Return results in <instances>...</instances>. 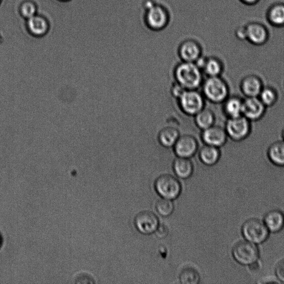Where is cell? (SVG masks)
I'll use <instances>...</instances> for the list:
<instances>
[{"mask_svg":"<svg viewBox=\"0 0 284 284\" xmlns=\"http://www.w3.org/2000/svg\"><path fill=\"white\" fill-rule=\"evenodd\" d=\"M155 188L160 196L170 200L177 198L182 189L180 182L170 175H163L158 178L155 183Z\"/></svg>","mask_w":284,"mask_h":284,"instance_id":"8","label":"cell"},{"mask_svg":"<svg viewBox=\"0 0 284 284\" xmlns=\"http://www.w3.org/2000/svg\"><path fill=\"white\" fill-rule=\"evenodd\" d=\"M232 254L239 264L249 266L257 261L259 251L256 244L247 240L241 241L233 247Z\"/></svg>","mask_w":284,"mask_h":284,"instance_id":"7","label":"cell"},{"mask_svg":"<svg viewBox=\"0 0 284 284\" xmlns=\"http://www.w3.org/2000/svg\"><path fill=\"white\" fill-rule=\"evenodd\" d=\"M36 9L35 5L32 3H24L21 8V13H22L24 17L29 19L35 15Z\"/></svg>","mask_w":284,"mask_h":284,"instance_id":"29","label":"cell"},{"mask_svg":"<svg viewBox=\"0 0 284 284\" xmlns=\"http://www.w3.org/2000/svg\"><path fill=\"white\" fill-rule=\"evenodd\" d=\"M243 2L247 4H253L257 2V0H243Z\"/></svg>","mask_w":284,"mask_h":284,"instance_id":"36","label":"cell"},{"mask_svg":"<svg viewBox=\"0 0 284 284\" xmlns=\"http://www.w3.org/2000/svg\"><path fill=\"white\" fill-rule=\"evenodd\" d=\"M264 86L261 77L254 73L244 76L239 84L240 92L244 97H258Z\"/></svg>","mask_w":284,"mask_h":284,"instance_id":"11","label":"cell"},{"mask_svg":"<svg viewBox=\"0 0 284 284\" xmlns=\"http://www.w3.org/2000/svg\"><path fill=\"white\" fill-rule=\"evenodd\" d=\"M267 109L258 97L244 98L243 115L251 122L264 118Z\"/></svg>","mask_w":284,"mask_h":284,"instance_id":"9","label":"cell"},{"mask_svg":"<svg viewBox=\"0 0 284 284\" xmlns=\"http://www.w3.org/2000/svg\"><path fill=\"white\" fill-rule=\"evenodd\" d=\"M236 36L240 40H246V28H240L236 33Z\"/></svg>","mask_w":284,"mask_h":284,"instance_id":"33","label":"cell"},{"mask_svg":"<svg viewBox=\"0 0 284 284\" xmlns=\"http://www.w3.org/2000/svg\"><path fill=\"white\" fill-rule=\"evenodd\" d=\"M244 98L237 95L229 96L223 104V110L226 117L234 118L243 115Z\"/></svg>","mask_w":284,"mask_h":284,"instance_id":"15","label":"cell"},{"mask_svg":"<svg viewBox=\"0 0 284 284\" xmlns=\"http://www.w3.org/2000/svg\"><path fill=\"white\" fill-rule=\"evenodd\" d=\"M180 280L183 284H198L201 280V276L196 269L187 267L181 272Z\"/></svg>","mask_w":284,"mask_h":284,"instance_id":"27","label":"cell"},{"mask_svg":"<svg viewBox=\"0 0 284 284\" xmlns=\"http://www.w3.org/2000/svg\"><path fill=\"white\" fill-rule=\"evenodd\" d=\"M28 27L31 33L35 36H40L47 33L49 26L45 19L35 15L29 19Z\"/></svg>","mask_w":284,"mask_h":284,"instance_id":"25","label":"cell"},{"mask_svg":"<svg viewBox=\"0 0 284 284\" xmlns=\"http://www.w3.org/2000/svg\"><path fill=\"white\" fill-rule=\"evenodd\" d=\"M144 22L147 27L151 30L162 31L169 24L170 14L162 5L157 4L151 0H147L144 4Z\"/></svg>","mask_w":284,"mask_h":284,"instance_id":"2","label":"cell"},{"mask_svg":"<svg viewBox=\"0 0 284 284\" xmlns=\"http://www.w3.org/2000/svg\"><path fill=\"white\" fill-rule=\"evenodd\" d=\"M223 62L217 57L207 58L203 72L208 77L221 76L224 71Z\"/></svg>","mask_w":284,"mask_h":284,"instance_id":"24","label":"cell"},{"mask_svg":"<svg viewBox=\"0 0 284 284\" xmlns=\"http://www.w3.org/2000/svg\"><path fill=\"white\" fill-rule=\"evenodd\" d=\"M194 117L197 127L202 130L211 127L215 124V114L212 110L209 108L204 107Z\"/></svg>","mask_w":284,"mask_h":284,"instance_id":"22","label":"cell"},{"mask_svg":"<svg viewBox=\"0 0 284 284\" xmlns=\"http://www.w3.org/2000/svg\"><path fill=\"white\" fill-rule=\"evenodd\" d=\"M283 86H284V85H283Z\"/></svg>","mask_w":284,"mask_h":284,"instance_id":"39","label":"cell"},{"mask_svg":"<svg viewBox=\"0 0 284 284\" xmlns=\"http://www.w3.org/2000/svg\"><path fill=\"white\" fill-rule=\"evenodd\" d=\"M202 53L201 45L193 40L183 41L178 49V55L184 62H195Z\"/></svg>","mask_w":284,"mask_h":284,"instance_id":"14","label":"cell"},{"mask_svg":"<svg viewBox=\"0 0 284 284\" xmlns=\"http://www.w3.org/2000/svg\"><path fill=\"white\" fill-rule=\"evenodd\" d=\"M180 131L174 127H167L161 130L158 135L160 144L165 148H173L180 136Z\"/></svg>","mask_w":284,"mask_h":284,"instance_id":"20","label":"cell"},{"mask_svg":"<svg viewBox=\"0 0 284 284\" xmlns=\"http://www.w3.org/2000/svg\"><path fill=\"white\" fill-rule=\"evenodd\" d=\"M276 89L271 86H264L258 96L261 102L267 108L274 106L278 100Z\"/></svg>","mask_w":284,"mask_h":284,"instance_id":"23","label":"cell"},{"mask_svg":"<svg viewBox=\"0 0 284 284\" xmlns=\"http://www.w3.org/2000/svg\"><path fill=\"white\" fill-rule=\"evenodd\" d=\"M221 157V152L218 147L204 145L199 150V157L203 164L208 166L216 165Z\"/></svg>","mask_w":284,"mask_h":284,"instance_id":"18","label":"cell"},{"mask_svg":"<svg viewBox=\"0 0 284 284\" xmlns=\"http://www.w3.org/2000/svg\"><path fill=\"white\" fill-rule=\"evenodd\" d=\"M176 82L187 90L198 89L203 82V71L194 62L182 61L175 68Z\"/></svg>","mask_w":284,"mask_h":284,"instance_id":"1","label":"cell"},{"mask_svg":"<svg viewBox=\"0 0 284 284\" xmlns=\"http://www.w3.org/2000/svg\"><path fill=\"white\" fill-rule=\"evenodd\" d=\"M155 233L157 238L164 239L167 237L168 233H169V230H168L166 225L161 224L157 227Z\"/></svg>","mask_w":284,"mask_h":284,"instance_id":"31","label":"cell"},{"mask_svg":"<svg viewBox=\"0 0 284 284\" xmlns=\"http://www.w3.org/2000/svg\"><path fill=\"white\" fill-rule=\"evenodd\" d=\"M2 244V238L1 237H0V245H1Z\"/></svg>","mask_w":284,"mask_h":284,"instance_id":"38","label":"cell"},{"mask_svg":"<svg viewBox=\"0 0 284 284\" xmlns=\"http://www.w3.org/2000/svg\"><path fill=\"white\" fill-rule=\"evenodd\" d=\"M270 23L277 26H284V5L276 4L273 6L269 13Z\"/></svg>","mask_w":284,"mask_h":284,"instance_id":"26","label":"cell"},{"mask_svg":"<svg viewBox=\"0 0 284 284\" xmlns=\"http://www.w3.org/2000/svg\"><path fill=\"white\" fill-rule=\"evenodd\" d=\"M281 139L284 140V127L282 128L281 133Z\"/></svg>","mask_w":284,"mask_h":284,"instance_id":"37","label":"cell"},{"mask_svg":"<svg viewBox=\"0 0 284 284\" xmlns=\"http://www.w3.org/2000/svg\"><path fill=\"white\" fill-rule=\"evenodd\" d=\"M201 137L204 145L219 149L227 144L228 139L224 128L215 124L202 130Z\"/></svg>","mask_w":284,"mask_h":284,"instance_id":"13","label":"cell"},{"mask_svg":"<svg viewBox=\"0 0 284 284\" xmlns=\"http://www.w3.org/2000/svg\"><path fill=\"white\" fill-rule=\"evenodd\" d=\"M203 95L214 104H222L230 96L228 84L221 76L208 77L202 84Z\"/></svg>","mask_w":284,"mask_h":284,"instance_id":"3","label":"cell"},{"mask_svg":"<svg viewBox=\"0 0 284 284\" xmlns=\"http://www.w3.org/2000/svg\"><path fill=\"white\" fill-rule=\"evenodd\" d=\"M275 274L278 281L284 282V259L277 263L275 268Z\"/></svg>","mask_w":284,"mask_h":284,"instance_id":"30","label":"cell"},{"mask_svg":"<svg viewBox=\"0 0 284 284\" xmlns=\"http://www.w3.org/2000/svg\"><path fill=\"white\" fill-rule=\"evenodd\" d=\"M173 167L176 175L181 178L187 179L193 174L194 168L190 159L177 157Z\"/></svg>","mask_w":284,"mask_h":284,"instance_id":"21","label":"cell"},{"mask_svg":"<svg viewBox=\"0 0 284 284\" xmlns=\"http://www.w3.org/2000/svg\"><path fill=\"white\" fill-rule=\"evenodd\" d=\"M134 223L140 233L149 235L155 232L159 225V219L151 211H143L136 215Z\"/></svg>","mask_w":284,"mask_h":284,"instance_id":"12","label":"cell"},{"mask_svg":"<svg viewBox=\"0 0 284 284\" xmlns=\"http://www.w3.org/2000/svg\"><path fill=\"white\" fill-rule=\"evenodd\" d=\"M251 123L243 115L227 119L224 129L228 139L235 142H240L248 138L251 133Z\"/></svg>","mask_w":284,"mask_h":284,"instance_id":"4","label":"cell"},{"mask_svg":"<svg viewBox=\"0 0 284 284\" xmlns=\"http://www.w3.org/2000/svg\"><path fill=\"white\" fill-rule=\"evenodd\" d=\"M178 101L182 111L190 116H194L205 107V98L197 89L186 90Z\"/></svg>","mask_w":284,"mask_h":284,"instance_id":"6","label":"cell"},{"mask_svg":"<svg viewBox=\"0 0 284 284\" xmlns=\"http://www.w3.org/2000/svg\"><path fill=\"white\" fill-rule=\"evenodd\" d=\"M241 233L246 240L255 244L264 243L269 237V231L264 222L255 218L250 219L244 223Z\"/></svg>","mask_w":284,"mask_h":284,"instance_id":"5","label":"cell"},{"mask_svg":"<svg viewBox=\"0 0 284 284\" xmlns=\"http://www.w3.org/2000/svg\"><path fill=\"white\" fill-rule=\"evenodd\" d=\"M156 209L161 216L166 217L173 213L175 206L170 199L163 198L157 202Z\"/></svg>","mask_w":284,"mask_h":284,"instance_id":"28","label":"cell"},{"mask_svg":"<svg viewBox=\"0 0 284 284\" xmlns=\"http://www.w3.org/2000/svg\"><path fill=\"white\" fill-rule=\"evenodd\" d=\"M198 147V142L194 136L184 134L180 136L173 149L178 157L191 159L197 154Z\"/></svg>","mask_w":284,"mask_h":284,"instance_id":"10","label":"cell"},{"mask_svg":"<svg viewBox=\"0 0 284 284\" xmlns=\"http://www.w3.org/2000/svg\"><path fill=\"white\" fill-rule=\"evenodd\" d=\"M250 267V269L251 270H257V269H259V265L258 264V263H257V261L253 263V264H252L251 265H249Z\"/></svg>","mask_w":284,"mask_h":284,"instance_id":"35","label":"cell"},{"mask_svg":"<svg viewBox=\"0 0 284 284\" xmlns=\"http://www.w3.org/2000/svg\"><path fill=\"white\" fill-rule=\"evenodd\" d=\"M171 90L173 96L178 99L187 89L184 88L176 82L175 85L173 86Z\"/></svg>","mask_w":284,"mask_h":284,"instance_id":"32","label":"cell"},{"mask_svg":"<svg viewBox=\"0 0 284 284\" xmlns=\"http://www.w3.org/2000/svg\"><path fill=\"white\" fill-rule=\"evenodd\" d=\"M268 159L273 165L284 167V140L282 139L273 142L267 150Z\"/></svg>","mask_w":284,"mask_h":284,"instance_id":"17","label":"cell"},{"mask_svg":"<svg viewBox=\"0 0 284 284\" xmlns=\"http://www.w3.org/2000/svg\"><path fill=\"white\" fill-rule=\"evenodd\" d=\"M246 40L252 44L260 46L264 44L268 38V34L264 26L256 23H251L245 27Z\"/></svg>","mask_w":284,"mask_h":284,"instance_id":"16","label":"cell"},{"mask_svg":"<svg viewBox=\"0 0 284 284\" xmlns=\"http://www.w3.org/2000/svg\"><path fill=\"white\" fill-rule=\"evenodd\" d=\"M280 281L277 280L276 278H273V277H265L264 278H262L261 280H260L259 283H277L279 282Z\"/></svg>","mask_w":284,"mask_h":284,"instance_id":"34","label":"cell"},{"mask_svg":"<svg viewBox=\"0 0 284 284\" xmlns=\"http://www.w3.org/2000/svg\"><path fill=\"white\" fill-rule=\"evenodd\" d=\"M264 223L270 232H278L284 227V215L280 210H272L265 215Z\"/></svg>","mask_w":284,"mask_h":284,"instance_id":"19","label":"cell"}]
</instances>
